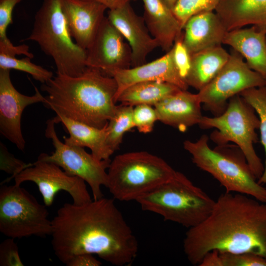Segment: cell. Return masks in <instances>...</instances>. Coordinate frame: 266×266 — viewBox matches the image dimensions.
Wrapping results in <instances>:
<instances>
[{"instance_id": "ba28073f", "label": "cell", "mask_w": 266, "mask_h": 266, "mask_svg": "<svg viewBox=\"0 0 266 266\" xmlns=\"http://www.w3.org/2000/svg\"><path fill=\"white\" fill-rule=\"evenodd\" d=\"M256 113L242 97L237 95L229 100L222 114L213 117L202 116L198 125L202 129H216L210 138L217 145L229 142L235 143L244 154L258 180L263 174L265 166L254 147V144L259 141L256 131L260 127V120Z\"/></svg>"}, {"instance_id": "4316f807", "label": "cell", "mask_w": 266, "mask_h": 266, "mask_svg": "<svg viewBox=\"0 0 266 266\" xmlns=\"http://www.w3.org/2000/svg\"><path fill=\"white\" fill-rule=\"evenodd\" d=\"M200 266H266V260L251 253H235L217 250L207 253Z\"/></svg>"}, {"instance_id": "d590c367", "label": "cell", "mask_w": 266, "mask_h": 266, "mask_svg": "<svg viewBox=\"0 0 266 266\" xmlns=\"http://www.w3.org/2000/svg\"><path fill=\"white\" fill-rule=\"evenodd\" d=\"M101 263L98 260L93 254H81L72 258L66 264L67 266H99Z\"/></svg>"}, {"instance_id": "4fadbf2b", "label": "cell", "mask_w": 266, "mask_h": 266, "mask_svg": "<svg viewBox=\"0 0 266 266\" xmlns=\"http://www.w3.org/2000/svg\"><path fill=\"white\" fill-rule=\"evenodd\" d=\"M124 39L105 16L86 49L87 67L98 69L110 76L116 70L130 68L131 49Z\"/></svg>"}, {"instance_id": "30bf717a", "label": "cell", "mask_w": 266, "mask_h": 266, "mask_svg": "<svg viewBox=\"0 0 266 266\" xmlns=\"http://www.w3.org/2000/svg\"><path fill=\"white\" fill-rule=\"evenodd\" d=\"M265 85L266 80L233 50L221 69L197 95L203 108L218 116L225 111L232 97L245 90Z\"/></svg>"}, {"instance_id": "603a6c76", "label": "cell", "mask_w": 266, "mask_h": 266, "mask_svg": "<svg viewBox=\"0 0 266 266\" xmlns=\"http://www.w3.org/2000/svg\"><path fill=\"white\" fill-rule=\"evenodd\" d=\"M54 119L56 124L62 123L69 133L68 137H64L66 144L88 147L97 159L110 160L114 152L106 143L107 124L103 128H98L60 114H56Z\"/></svg>"}, {"instance_id": "5b68a950", "label": "cell", "mask_w": 266, "mask_h": 266, "mask_svg": "<svg viewBox=\"0 0 266 266\" xmlns=\"http://www.w3.org/2000/svg\"><path fill=\"white\" fill-rule=\"evenodd\" d=\"M136 201L142 210L159 214L166 221L188 229L203 221L211 213L215 202L179 171L172 179Z\"/></svg>"}, {"instance_id": "8d00e7d4", "label": "cell", "mask_w": 266, "mask_h": 266, "mask_svg": "<svg viewBox=\"0 0 266 266\" xmlns=\"http://www.w3.org/2000/svg\"><path fill=\"white\" fill-rule=\"evenodd\" d=\"M104 5L107 9L112 10L121 7L124 5L136 0H90Z\"/></svg>"}, {"instance_id": "f546056e", "label": "cell", "mask_w": 266, "mask_h": 266, "mask_svg": "<svg viewBox=\"0 0 266 266\" xmlns=\"http://www.w3.org/2000/svg\"><path fill=\"white\" fill-rule=\"evenodd\" d=\"M28 57L19 59L0 53V68L15 69L30 74L35 80L45 83L54 76L52 71L33 63Z\"/></svg>"}, {"instance_id": "cb8c5ba5", "label": "cell", "mask_w": 266, "mask_h": 266, "mask_svg": "<svg viewBox=\"0 0 266 266\" xmlns=\"http://www.w3.org/2000/svg\"><path fill=\"white\" fill-rule=\"evenodd\" d=\"M230 57L221 45L191 55V66L186 82L200 91L217 74Z\"/></svg>"}, {"instance_id": "7402d4cb", "label": "cell", "mask_w": 266, "mask_h": 266, "mask_svg": "<svg viewBox=\"0 0 266 266\" xmlns=\"http://www.w3.org/2000/svg\"><path fill=\"white\" fill-rule=\"evenodd\" d=\"M223 44L245 59L250 68L266 80V34L251 26L228 31Z\"/></svg>"}, {"instance_id": "1f68e13d", "label": "cell", "mask_w": 266, "mask_h": 266, "mask_svg": "<svg viewBox=\"0 0 266 266\" xmlns=\"http://www.w3.org/2000/svg\"><path fill=\"white\" fill-rule=\"evenodd\" d=\"M133 120L134 127L140 133L151 132L158 117L155 108L147 104H139L134 106L133 111Z\"/></svg>"}, {"instance_id": "d4e9b609", "label": "cell", "mask_w": 266, "mask_h": 266, "mask_svg": "<svg viewBox=\"0 0 266 266\" xmlns=\"http://www.w3.org/2000/svg\"><path fill=\"white\" fill-rule=\"evenodd\" d=\"M181 90L177 86L166 82H141L124 90L119 96L117 102L133 107L139 104L154 106L163 100Z\"/></svg>"}, {"instance_id": "74e56055", "label": "cell", "mask_w": 266, "mask_h": 266, "mask_svg": "<svg viewBox=\"0 0 266 266\" xmlns=\"http://www.w3.org/2000/svg\"><path fill=\"white\" fill-rule=\"evenodd\" d=\"M178 0H163L165 4L172 10Z\"/></svg>"}, {"instance_id": "f1b7e54d", "label": "cell", "mask_w": 266, "mask_h": 266, "mask_svg": "<svg viewBox=\"0 0 266 266\" xmlns=\"http://www.w3.org/2000/svg\"><path fill=\"white\" fill-rule=\"evenodd\" d=\"M239 95L254 108L260 120L261 142L265 150L266 160L263 174L258 182L266 185V85L245 90Z\"/></svg>"}, {"instance_id": "e575fe53", "label": "cell", "mask_w": 266, "mask_h": 266, "mask_svg": "<svg viewBox=\"0 0 266 266\" xmlns=\"http://www.w3.org/2000/svg\"><path fill=\"white\" fill-rule=\"evenodd\" d=\"M14 238L8 237L0 244V266H23Z\"/></svg>"}, {"instance_id": "d6a6232c", "label": "cell", "mask_w": 266, "mask_h": 266, "mask_svg": "<svg viewBox=\"0 0 266 266\" xmlns=\"http://www.w3.org/2000/svg\"><path fill=\"white\" fill-rule=\"evenodd\" d=\"M32 165L31 163H25L16 158L8 151L6 146L2 142H0V169L11 175L10 178H8L1 184L14 178L22 170Z\"/></svg>"}, {"instance_id": "8fae6325", "label": "cell", "mask_w": 266, "mask_h": 266, "mask_svg": "<svg viewBox=\"0 0 266 266\" xmlns=\"http://www.w3.org/2000/svg\"><path fill=\"white\" fill-rule=\"evenodd\" d=\"M54 118L46 122L45 136L51 139L55 148L51 155L41 153L37 160L54 163L67 174L79 177L90 187L93 200L103 197L101 186L106 187L107 171L110 160H99L89 154L84 147L69 145L62 142L55 131Z\"/></svg>"}, {"instance_id": "9a60e30c", "label": "cell", "mask_w": 266, "mask_h": 266, "mask_svg": "<svg viewBox=\"0 0 266 266\" xmlns=\"http://www.w3.org/2000/svg\"><path fill=\"white\" fill-rule=\"evenodd\" d=\"M107 18L128 41L133 67L145 63L147 56L159 45L150 33L143 17L136 14L130 3L109 10Z\"/></svg>"}, {"instance_id": "e0dca14e", "label": "cell", "mask_w": 266, "mask_h": 266, "mask_svg": "<svg viewBox=\"0 0 266 266\" xmlns=\"http://www.w3.org/2000/svg\"><path fill=\"white\" fill-rule=\"evenodd\" d=\"M117 84L115 102L122 92L135 83L158 81L173 84L183 90L189 87L180 76L174 62L171 48L162 57L140 66L115 71L111 75Z\"/></svg>"}, {"instance_id": "836d02e7", "label": "cell", "mask_w": 266, "mask_h": 266, "mask_svg": "<svg viewBox=\"0 0 266 266\" xmlns=\"http://www.w3.org/2000/svg\"><path fill=\"white\" fill-rule=\"evenodd\" d=\"M172 49L175 66L181 78L186 81L191 68V55L183 43V33L176 39Z\"/></svg>"}, {"instance_id": "ac0fdd59", "label": "cell", "mask_w": 266, "mask_h": 266, "mask_svg": "<svg viewBox=\"0 0 266 266\" xmlns=\"http://www.w3.org/2000/svg\"><path fill=\"white\" fill-rule=\"evenodd\" d=\"M183 30V41L191 55L221 45L228 32L214 11L202 12L192 16Z\"/></svg>"}, {"instance_id": "2e32d148", "label": "cell", "mask_w": 266, "mask_h": 266, "mask_svg": "<svg viewBox=\"0 0 266 266\" xmlns=\"http://www.w3.org/2000/svg\"><path fill=\"white\" fill-rule=\"evenodd\" d=\"M62 10L70 35L83 49L92 44L107 8L90 0H61Z\"/></svg>"}, {"instance_id": "3957f363", "label": "cell", "mask_w": 266, "mask_h": 266, "mask_svg": "<svg viewBox=\"0 0 266 266\" xmlns=\"http://www.w3.org/2000/svg\"><path fill=\"white\" fill-rule=\"evenodd\" d=\"M40 88L47 93L46 107L98 128L104 127L117 108L116 80L97 68L87 67L75 76L57 73Z\"/></svg>"}, {"instance_id": "7c38bea8", "label": "cell", "mask_w": 266, "mask_h": 266, "mask_svg": "<svg viewBox=\"0 0 266 266\" xmlns=\"http://www.w3.org/2000/svg\"><path fill=\"white\" fill-rule=\"evenodd\" d=\"M14 178L15 184L17 185L26 181L34 183L46 206L53 204L56 195L60 191L69 194L75 204L92 200L84 180L67 174L61 167L51 162L37 160Z\"/></svg>"}, {"instance_id": "d6986e66", "label": "cell", "mask_w": 266, "mask_h": 266, "mask_svg": "<svg viewBox=\"0 0 266 266\" xmlns=\"http://www.w3.org/2000/svg\"><path fill=\"white\" fill-rule=\"evenodd\" d=\"M197 94L181 90L154 106L158 120L180 131L199 124L202 117Z\"/></svg>"}, {"instance_id": "277c9868", "label": "cell", "mask_w": 266, "mask_h": 266, "mask_svg": "<svg viewBox=\"0 0 266 266\" xmlns=\"http://www.w3.org/2000/svg\"><path fill=\"white\" fill-rule=\"evenodd\" d=\"M208 141L209 137L203 134L195 142L184 141L193 163L211 174L226 192L245 194L266 203V188L258 183L241 149L228 144L211 149Z\"/></svg>"}, {"instance_id": "ffe728a7", "label": "cell", "mask_w": 266, "mask_h": 266, "mask_svg": "<svg viewBox=\"0 0 266 266\" xmlns=\"http://www.w3.org/2000/svg\"><path fill=\"white\" fill-rule=\"evenodd\" d=\"M215 11L227 31L251 26L266 34V0H221Z\"/></svg>"}, {"instance_id": "484cf974", "label": "cell", "mask_w": 266, "mask_h": 266, "mask_svg": "<svg viewBox=\"0 0 266 266\" xmlns=\"http://www.w3.org/2000/svg\"><path fill=\"white\" fill-rule=\"evenodd\" d=\"M22 0H0V53L11 56L24 55L33 59V55L25 44L14 45L7 37L6 30L12 23V12L17 4Z\"/></svg>"}, {"instance_id": "4dcf8cb0", "label": "cell", "mask_w": 266, "mask_h": 266, "mask_svg": "<svg viewBox=\"0 0 266 266\" xmlns=\"http://www.w3.org/2000/svg\"><path fill=\"white\" fill-rule=\"evenodd\" d=\"M221 0H178L172 11L182 28L192 16L202 12L215 11Z\"/></svg>"}, {"instance_id": "8992f818", "label": "cell", "mask_w": 266, "mask_h": 266, "mask_svg": "<svg viewBox=\"0 0 266 266\" xmlns=\"http://www.w3.org/2000/svg\"><path fill=\"white\" fill-rule=\"evenodd\" d=\"M25 40L36 42L53 60L57 73L78 76L87 68L86 50L74 41L62 10L61 0H44Z\"/></svg>"}, {"instance_id": "83f0119b", "label": "cell", "mask_w": 266, "mask_h": 266, "mask_svg": "<svg viewBox=\"0 0 266 266\" xmlns=\"http://www.w3.org/2000/svg\"><path fill=\"white\" fill-rule=\"evenodd\" d=\"M133 108L130 105H118L115 115L107 123L106 143L113 152L119 148L125 133L134 127Z\"/></svg>"}, {"instance_id": "52a82bcc", "label": "cell", "mask_w": 266, "mask_h": 266, "mask_svg": "<svg viewBox=\"0 0 266 266\" xmlns=\"http://www.w3.org/2000/svg\"><path fill=\"white\" fill-rule=\"evenodd\" d=\"M107 187L120 201H136L174 177L175 170L164 160L145 151L116 156L107 168Z\"/></svg>"}, {"instance_id": "6da1fadb", "label": "cell", "mask_w": 266, "mask_h": 266, "mask_svg": "<svg viewBox=\"0 0 266 266\" xmlns=\"http://www.w3.org/2000/svg\"><path fill=\"white\" fill-rule=\"evenodd\" d=\"M54 253L66 264L81 254L97 255L116 266L131 264L138 244L113 200L102 197L77 205L65 203L52 220Z\"/></svg>"}, {"instance_id": "5bb4252c", "label": "cell", "mask_w": 266, "mask_h": 266, "mask_svg": "<svg viewBox=\"0 0 266 266\" xmlns=\"http://www.w3.org/2000/svg\"><path fill=\"white\" fill-rule=\"evenodd\" d=\"M34 89L33 96L20 93L12 83L10 69L0 68V133L21 151L26 145L21 129L23 111L30 105L45 100V97Z\"/></svg>"}, {"instance_id": "9c48e42d", "label": "cell", "mask_w": 266, "mask_h": 266, "mask_svg": "<svg viewBox=\"0 0 266 266\" xmlns=\"http://www.w3.org/2000/svg\"><path fill=\"white\" fill-rule=\"evenodd\" d=\"M48 215L46 206L20 185H1L0 232L4 235L15 239L51 235Z\"/></svg>"}, {"instance_id": "7a4b0ae2", "label": "cell", "mask_w": 266, "mask_h": 266, "mask_svg": "<svg viewBox=\"0 0 266 266\" xmlns=\"http://www.w3.org/2000/svg\"><path fill=\"white\" fill-rule=\"evenodd\" d=\"M183 249L196 266L213 250L251 253L266 260V203L245 194L225 192L209 216L188 229Z\"/></svg>"}, {"instance_id": "44dd1931", "label": "cell", "mask_w": 266, "mask_h": 266, "mask_svg": "<svg viewBox=\"0 0 266 266\" xmlns=\"http://www.w3.org/2000/svg\"><path fill=\"white\" fill-rule=\"evenodd\" d=\"M143 19L152 36L159 47L166 52L173 46L182 34L183 28L174 14L163 0H142Z\"/></svg>"}]
</instances>
